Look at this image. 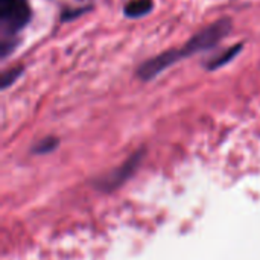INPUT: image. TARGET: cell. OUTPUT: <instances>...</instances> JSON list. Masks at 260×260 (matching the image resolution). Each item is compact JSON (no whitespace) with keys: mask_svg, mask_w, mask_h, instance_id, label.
Instances as JSON below:
<instances>
[{"mask_svg":"<svg viewBox=\"0 0 260 260\" xmlns=\"http://www.w3.org/2000/svg\"><path fill=\"white\" fill-rule=\"evenodd\" d=\"M230 29H232V23L227 18L213 23L212 26H209V27L203 29L201 32L195 34L183 46V49L178 50L180 56L181 58L189 56V55H193V53H198V52H203V50H207V49L213 47L215 44H218L221 40H224L227 37Z\"/></svg>","mask_w":260,"mask_h":260,"instance_id":"obj_1","label":"cell"},{"mask_svg":"<svg viewBox=\"0 0 260 260\" xmlns=\"http://www.w3.org/2000/svg\"><path fill=\"white\" fill-rule=\"evenodd\" d=\"M30 18V8L26 0H0V20L9 30H20Z\"/></svg>","mask_w":260,"mask_h":260,"instance_id":"obj_2","label":"cell"},{"mask_svg":"<svg viewBox=\"0 0 260 260\" xmlns=\"http://www.w3.org/2000/svg\"><path fill=\"white\" fill-rule=\"evenodd\" d=\"M181 56L178 53V50H168L160 53L158 56L143 62L139 69V76L145 81L152 79L154 76H157L158 73H161L165 69H168L169 66L175 64L177 61H180Z\"/></svg>","mask_w":260,"mask_h":260,"instance_id":"obj_3","label":"cell"},{"mask_svg":"<svg viewBox=\"0 0 260 260\" xmlns=\"http://www.w3.org/2000/svg\"><path fill=\"white\" fill-rule=\"evenodd\" d=\"M152 0H131L125 5L123 12L129 18H139L152 11Z\"/></svg>","mask_w":260,"mask_h":260,"instance_id":"obj_4","label":"cell"},{"mask_svg":"<svg viewBox=\"0 0 260 260\" xmlns=\"http://www.w3.org/2000/svg\"><path fill=\"white\" fill-rule=\"evenodd\" d=\"M239 52H241V44L233 46L232 49H229L227 52H224V55H221V56L215 58V61L209 66V69H210V70H215V69H218V67H222L224 64L230 62V61H232V59H233Z\"/></svg>","mask_w":260,"mask_h":260,"instance_id":"obj_5","label":"cell"},{"mask_svg":"<svg viewBox=\"0 0 260 260\" xmlns=\"http://www.w3.org/2000/svg\"><path fill=\"white\" fill-rule=\"evenodd\" d=\"M20 73H21V69H12V70L5 72V73H3V78H2V87L11 85V84L18 78Z\"/></svg>","mask_w":260,"mask_h":260,"instance_id":"obj_6","label":"cell"},{"mask_svg":"<svg viewBox=\"0 0 260 260\" xmlns=\"http://www.w3.org/2000/svg\"><path fill=\"white\" fill-rule=\"evenodd\" d=\"M55 146H56V140H55V139H46V140H43L40 145H37V146L34 148V152H37V154L49 152V151H52Z\"/></svg>","mask_w":260,"mask_h":260,"instance_id":"obj_7","label":"cell"}]
</instances>
